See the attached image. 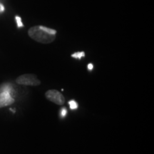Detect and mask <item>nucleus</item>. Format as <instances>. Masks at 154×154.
<instances>
[{"instance_id": "nucleus-6", "label": "nucleus", "mask_w": 154, "mask_h": 154, "mask_svg": "<svg viewBox=\"0 0 154 154\" xmlns=\"http://www.w3.org/2000/svg\"><path fill=\"white\" fill-rule=\"evenodd\" d=\"M85 57V53L84 51H81V52H76L74 54H73L72 55V57L75 58V59H81L82 57Z\"/></svg>"}, {"instance_id": "nucleus-10", "label": "nucleus", "mask_w": 154, "mask_h": 154, "mask_svg": "<svg viewBox=\"0 0 154 154\" xmlns=\"http://www.w3.org/2000/svg\"><path fill=\"white\" fill-rule=\"evenodd\" d=\"M87 67H88V70L91 71L92 69H93V68H94V66H93V64H92V63H88Z\"/></svg>"}, {"instance_id": "nucleus-4", "label": "nucleus", "mask_w": 154, "mask_h": 154, "mask_svg": "<svg viewBox=\"0 0 154 154\" xmlns=\"http://www.w3.org/2000/svg\"><path fill=\"white\" fill-rule=\"evenodd\" d=\"M14 99L7 93H0V108H3L12 104Z\"/></svg>"}, {"instance_id": "nucleus-2", "label": "nucleus", "mask_w": 154, "mask_h": 154, "mask_svg": "<svg viewBox=\"0 0 154 154\" xmlns=\"http://www.w3.org/2000/svg\"><path fill=\"white\" fill-rule=\"evenodd\" d=\"M16 82L20 85L24 86H36L40 85L41 81L36 77V75L32 74H23L17 77Z\"/></svg>"}, {"instance_id": "nucleus-9", "label": "nucleus", "mask_w": 154, "mask_h": 154, "mask_svg": "<svg viewBox=\"0 0 154 154\" xmlns=\"http://www.w3.org/2000/svg\"><path fill=\"white\" fill-rule=\"evenodd\" d=\"M66 113H67L66 109H65V108H63V109H61V117H64L66 115Z\"/></svg>"}, {"instance_id": "nucleus-7", "label": "nucleus", "mask_w": 154, "mask_h": 154, "mask_svg": "<svg viewBox=\"0 0 154 154\" xmlns=\"http://www.w3.org/2000/svg\"><path fill=\"white\" fill-rule=\"evenodd\" d=\"M69 107H70V109H72V110H74V109H78V103H77L74 100L69 101Z\"/></svg>"}, {"instance_id": "nucleus-5", "label": "nucleus", "mask_w": 154, "mask_h": 154, "mask_svg": "<svg viewBox=\"0 0 154 154\" xmlns=\"http://www.w3.org/2000/svg\"><path fill=\"white\" fill-rule=\"evenodd\" d=\"M13 92H14V90H13L12 86L9 84H2V85L1 86V87H0V93H7L10 94V95L12 96Z\"/></svg>"}, {"instance_id": "nucleus-8", "label": "nucleus", "mask_w": 154, "mask_h": 154, "mask_svg": "<svg viewBox=\"0 0 154 154\" xmlns=\"http://www.w3.org/2000/svg\"><path fill=\"white\" fill-rule=\"evenodd\" d=\"M16 21H17V26H18V27H22V26H24V24H23V23L22 22V19H21L20 17L17 16L16 17Z\"/></svg>"}, {"instance_id": "nucleus-1", "label": "nucleus", "mask_w": 154, "mask_h": 154, "mask_svg": "<svg viewBox=\"0 0 154 154\" xmlns=\"http://www.w3.org/2000/svg\"><path fill=\"white\" fill-rule=\"evenodd\" d=\"M28 34L31 38L36 42L49 44L55 39L57 31L44 26H36L31 28Z\"/></svg>"}, {"instance_id": "nucleus-3", "label": "nucleus", "mask_w": 154, "mask_h": 154, "mask_svg": "<svg viewBox=\"0 0 154 154\" xmlns=\"http://www.w3.org/2000/svg\"><path fill=\"white\" fill-rule=\"evenodd\" d=\"M46 98L55 104L62 105L65 103V98L59 91L54 89L49 90L45 94Z\"/></svg>"}, {"instance_id": "nucleus-11", "label": "nucleus", "mask_w": 154, "mask_h": 154, "mask_svg": "<svg viewBox=\"0 0 154 154\" xmlns=\"http://www.w3.org/2000/svg\"><path fill=\"white\" fill-rule=\"evenodd\" d=\"M4 10H5V7L2 4H0V12H2Z\"/></svg>"}]
</instances>
